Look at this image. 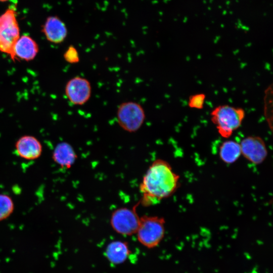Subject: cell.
<instances>
[{"label":"cell","mask_w":273,"mask_h":273,"mask_svg":"<svg viewBox=\"0 0 273 273\" xmlns=\"http://www.w3.org/2000/svg\"><path fill=\"white\" fill-rule=\"evenodd\" d=\"M179 177L167 161L161 159L154 160L140 185L142 194L140 204L149 206L171 196L179 186Z\"/></svg>","instance_id":"6da1fadb"},{"label":"cell","mask_w":273,"mask_h":273,"mask_svg":"<svg viewBox=\"0 0 273 273\" xmlns=\"http://www.w3.org/2000/svg\"><path fill=\"white\" fill-rule=\"evenodd\" d=\"M245 117V111L241 107L228 104L220 105L210 112V119L219 135L229 138L241 126Z\"/></svg>","instance_id":"7a4b0ae2"},{"label":"cell","mask_w":273,"mask_h":273,"mask_svg":"<svg viewBox=\"0 0 273 273\" xmlns=\"http://www.w3.org/2000/svg\"><path fill=\"white\" fill-rule=\"evenodd\" d=\"M20 36L16 8L11 6L0 15V52L8 54L14 61V48Z\"/></svg>","instance_id":"3957f363"},{"label":"cell","mask_w":273,"mask_h":273,"mask_svg":"<svg viewBox=\"0 0 273 273\" xmlns=\"http://www.w3.org/2000/svg\"><path fill=\"white\" fill-rule=\"evenodd\" d=\"M165 220L158 216L140 217L136 232L138 241L148 248L157 247L164 237Z\"/></svg>","instance_id":"277c9868"},{"label":"cell","mask_w":273,"mask_h":273,"mask_svg":"<svg viewBox=\"0 0 273 273\" xmlns=\"http://www.w3.org/2000/svg\"><path fill=\"white\" fill-rule=\"evenodd\" d=\"M116 118L118 124L128 132L137 131L143 125L146 113L143 106L134 101L121 103L117 108Z\"/></svg>","instance_id":"5b68a950"},{"label":"cell","mask_w":273,"mask_h":273,"mask_svg":"<svg viewBox=\"0 0 273 273\" xmlns=\"http://www.w3.org/2000/svg\"><path fill=\"white\" fill-rule=\"evenodd\" d=\"M139 205V202L132 208L120 207L112 212L110 223L116 233L128 236L136 234L140 219L136 212V208Z\"/></svg>","instance_id":"8992f818"},{"label":"cell","mask_w":273,"mask_h":273,"mask_svg":"<svg viewBox=\"0 0 273 273\" xmlns=\"http://www.w3.org/2000/svg\"><path fill=\"white\" fill-rule=\"evenodd\" d=\"M92 86L89 81L80 76L69 79L66 84L65 93L69 102L77 106L86 104L92 96Z\"/></svg>","instance_id":"52a82bcc"},{"label":"cell","mask_w":273,"mask_h":273,"mask_svg":"<svg viewBox=\"0 0 273 273\" xmlns=\"http://www.w3.org/2000/svg\"><path fill=\"white\" fill-rule=\"evenodd\" d=\"M241 155L250 162L258 165L266 158L268 151L264 140L256 135L248 136L240 143Z\"/></svg>","instance_id":"ba28073f"},{"label":"cell","mask_w":273,"mask_h":273,"mask_svg":"<svg viewBox=\"0 0 273 273\" xmlns=\"http://www.w3.org/2000/svg\"><path fill=\"white\" fill-rule=\"evenodd\" d=\"M17 155L27 160L38 159L42 152V146L40 142L35 136L25 135L17 140L15 145Z\"/></svg>","instance_id":"9c48e42d"},{"label":"cell","mask_w":273,"mask_h":273,"mask_svg":"<svg viewBox=\"0 0 273 273\" xmlns=\"http://www.w3.org/2000/svg\"><path fill=\"white\" fill-rule=\"evenodd\" d=\"M42 31L49 41L55 44L63 42L68 34V30L64 22L55 16L47 18L42 26Z\"/></svg>","instance_id":"30bf717a"},{"label":"cell","mask_w":273,"mask_h":273,"mask_svg":"<svg viewBox=\"0 0 273 273\" xmlns=\"http://www.w3.org/2000/svg\"><path fill=\"white\" fill-rule=\"evenodd\" d=\"M39 51L36 42L30 36L23 35L20 36L14 48V54L17 59L29 61L33 60Z\"/></svg>","instance_id":"8fae6325"},{"label":"cell","mask_w":273,"mask_h":273,"mask_svg":"<svg viewBox=\"0 0 273 273\" xmlns=\"http://www.w3.org/2000/svg\"><path fill=\"white\" fill-rule=\"evenodd\" d=\"M54 161L63 168H71L75 162L77 155L72 146L65 142L58 143L52 153Z\"/></svg>","instance_id":"7c38bea8"},{"label":"cell","mask_w":273,"mask_h":273,"mask_svg":"<svg viewBox=\"0 0 273 273\" xmlns=\"http://www.w3.org/2000/svg\"><path fill=\"white\" fill-rule=\"evenodd\" d=\"M130 253L127 243L116 241L108 244L106 249V255L111 263L118 264L125 261Z\"/></svg>","instance_id":"4fadbf2b"},{"label":"cell","mask_w":273,"mask_h":273,"mask_svg":"<svg viewBox=\"0 0 273 273\" xmlns=\"http://www.w3.org/2000/svg\"><path fill=\"white\" fill-rule=\"evenodd\" d=\"M241 155L240 145L235 141H225L219 147V158L225 164L234 163L239 159Z\"/></svg>","instance_id":"5bb4252c"},{"label":"cell","mask_w":273,"mask_h":273,"mask_svg":"<svg viewBox=\"0 0 273 273\" xmlns=\"http://www.w3.org/2000/svg\"><path fill=\"white\" fill-rule=\"evenodd\" d=\"M14 203L9 195L0 194V221L8 218L13 212Z\"/></svg>","instance_id":"9a60e30c"},{"label":"cell","mask_w":273,"mask_h":273,"mask_svg":"<svg viewBox=\"0 0 273 273\" xmlns=\"http://www.w3.org/2000/svg\"><path fill=\"white\" fill-rule=\"evenodd\" d=\"M272 84L268 86L264 92V115L270 128H272Z\"/></svg>","instance_id":"2e32d148"},{"label":"cell","mask_w":273,"mask_h":273,"mask_svg":"<svg viewBox=\"0 0 273 273\" xmlns=\"http://www.w3.org/2000/svg\"><path fill=\"white\" fill-rule=\"evenodd\" d=\"M205 100V94L201 93L193 94L189 98L188 106L191 109L201 110L204 108Z\"/></svg>","instance_id":"e0dca14e"},{"label":"cell","mask_w":273,"mask_h":273,"mask_svg":"<svg viewBox=\"0 0 273 273\" xmlns=\"http://www.w3.org/2000/svg\"><path fill=\"white\" fill-rule=\"evenodd\" d=\"M63 57L65 60L70 64H75L79 62V53L73 46H69L65 52Z\"/></svg>","instance_id":"ac0fdd59"},{"label":"cell","mask_w":273,"mask_h":273,"mask_svg":"<svg viewBox=\"0 0 273 273\" xmlns=\"http://www.w3.org/2000/svg\"><path fill=\"white\" fill-rule=\"evenodd\" d=\"M9 0H0V2H6V1H8Z\"/></svg>","instance_id":"d6986e66"}]
</instances>
